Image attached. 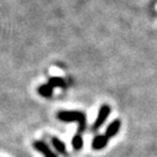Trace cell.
Here are the masks:
<instances>
[{"label":"cell","instance_id":"obj_1","mask_svg":"<svg viewBox=\"0 0 157 157\" xmlns=\"http://www.w3.org/2000/svg\"><path fill=\"white\" fill-rule=\"evenodd\" d=\"M58 117L61 120H64V121L78 120L81 123V128H83V125H84V115L82 113H77V111H61L58 114Z\"/></svg>","mask_w":157,"mask_h":157},{"label":"cell","instance_id":"obj_2","mask_svg":"<svg viewBox=\"0 0 157 157\" xmlns=\"http://www.w3.org/2000/svg\"><path fill=\"white\" fill-rule=\"evenodd\" d=\"M109 113H110V108L108 106V105H103L101 108H100V110H99V114H98V117H97V120H95V124H94V128L97 129V128H99L103 123H104V120L108 117V115H109Z\"/></svg>","mask_w":157,"mask_h":157},{"label":"cell","instance_id":"obj_3","mask_svg":"<svg viewBox=\"0 0 157 157\" xmlns=\"http://www.w3.org/2000/svg\"><path fill=\"white\" fill-rule=\"evenodd\" d=\"M119 128H120V121L119 120H116V121H114L113 124H110V126L106 129V132H105V137H111L113 135H115L116 132H117V130H119Z\"/></svg>","mask_w":157,"mask_h":157},{"label":"cell","instance_id":"obj_4","mask_svg":"<svg viewBox=\"0 0 157 157\" xmlns=\"http://www.w3.org/2000/svg\"><path fill=\"white\" fill-rule=\"evenodd\" d=\"M35 147H36L38 151L44 152V155H45L46 157H56V156L51 152V150H50L44 142H35Z\"/></svg>","mask_w":157,"mask_h":157},{"label":"cell","instance_id":"obj_5","mask_svg":"<svg viewBox=\"0 0 157 157\" xmlns=\"http://www.w3.org/2000/svg\"><path fill=\"white\" fill-rule=\"evenodd\" d=\"M108 137H105V136H98V137H95L94 139V141H93V147L94 148H103L106 144H108Z\"/></svg>","mask_w":157,"mask_h":157},{"label":"cell","instance_id":"obj_6","mask_svg":"<svg viewBox=\"0 0 157 157\" xmlns=\"http://www.w3.org/2000/svg\"><path fill=\"white\" fill-rule=\"evenodd\" d=\"M38 92H40V94L44 97H50L52 94V87L50 84H45V86L38 88Z\"/></svg>","mask_w":157,"mask_h":157},{"label":"cell","instance_id":"obj_7","mask_svg":"<svg viewBox=\"0 0 157 157\" xmlns=\"http://www.w3.org/2000/svg\"><path fill=\"white\" fill-rule=\"evenodd\" d=\"M48 84L53 88V87H64V82L62 78H51Z\"/></svg>","mask_w":157,"mask_h":157},{"label":"cell","instance_id":"obj_8","mask_svg":"<svg viewBox=\"0 0 157 157\" xmlns=\"http://www.w3.org/2000/svg\"><path fill=\"white\" fill-rule=\"evenodd\" d=\"M52 144H53V146L59 151V152H64V145L62 144V141H59L58 139H56V137H53L52 139Z\"/></svg>","mask_w":157,"mask_h":157},{"label":"cell","instance_id":"obj_9","mask_svg":"<svg viewBox=\"0 0 157 157\" xmlns=\"http://www.w3.org/2000/svg\"><path fill=\"white\" fill-rule=\"evenodd\" d=\"M73 147H74L75 150H79V148L82 147V137H81L79 135L74 136V139H73Z\"/></svg>","mask_w":157,"mask_h":157}]
</instances>
